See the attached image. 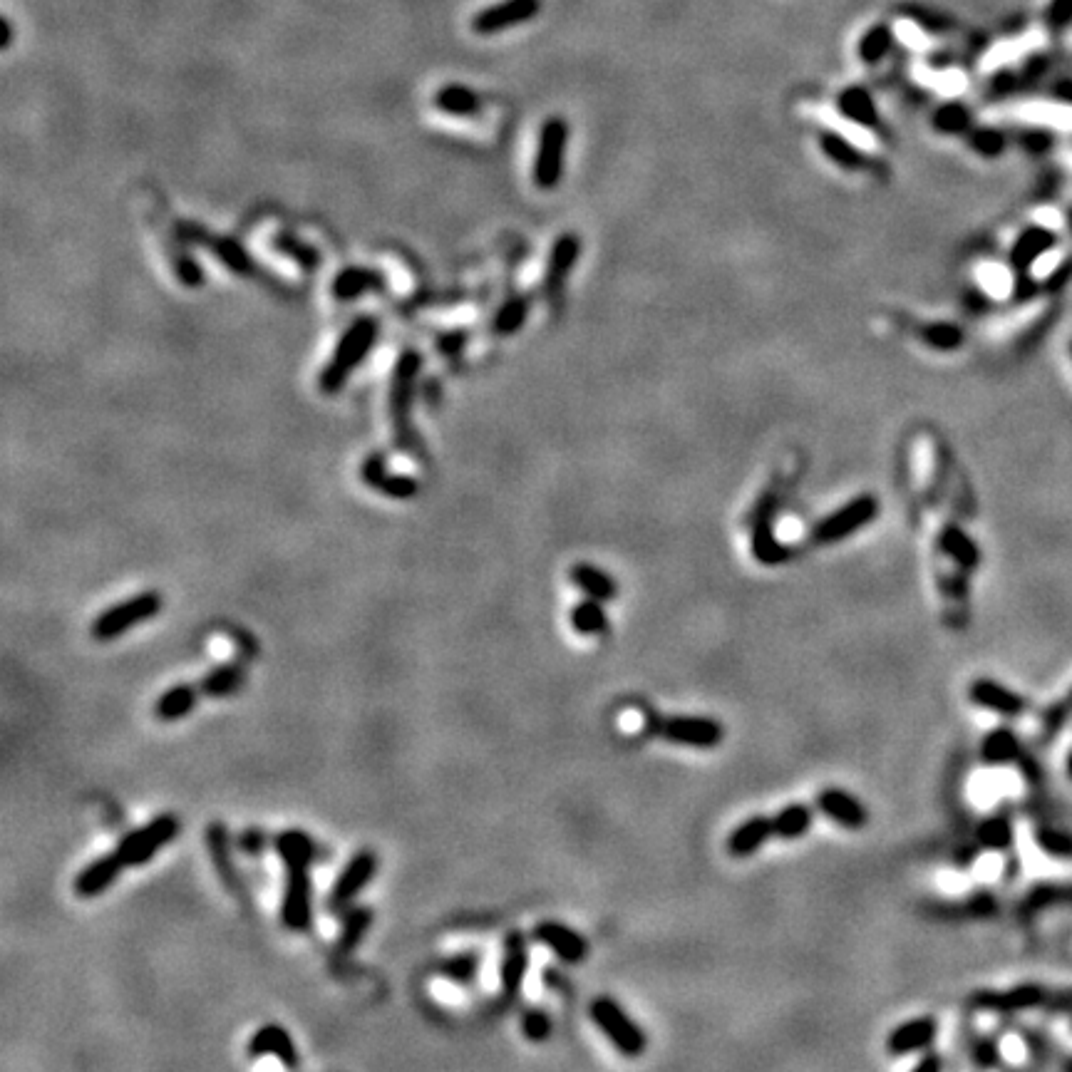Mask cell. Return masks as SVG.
<instances>
[{"mask_svg":"<svg viewBox=\"0 0 1072 1072\" xmlns=\"http://www.w3.org/2000/svg\"><path fill=\"white\" fill-rule=\"evenodd\" d=\"M380 335V323L373 316H360L358 321H353L348 326V331L340 335L338 345H335L331 360L326 363V368L318 375V388L321 393L335 395L345 388L350 375L355 373V368L365 363V358L370 355L373 345L378 343Z\"/></svg>","mask_w":1072,"mask_h":1072,"instance_id":"6da1fadb","label":"cell"},{"mask_svg":"<svg viewBox=\"0 0 1072 1072\" xmlns=\"http://www.w3.org/2000/svg\"><path fill=\"white\" fill-rule=\"evenodd\" d=\"M589 1018L601 1030L603 1038L611 1043V1048L623 1058L636 1060L648 1050V1035L643 1025L616 998H594L589 1005Z\"/></svg>","mask_w":1072,"mask_h":1072,"instance_id":"7a4b0ae2","label":"cell"},{"mask_svg":"<svg viewBox=\"0 0 1072 1072\" xmlns=\"http://www.w3.org/2000/svg\"><path fill=\"white\" fill-rule=\"evenodd\" d=\"M422 370V355L417 350H405L395 363L390 380V422H393L395 442L402 450H415V432L410 425V410L415 402V383Z\"/></svg>","mask_w":1072,"mask_h":1072,"instance_id":"3957f363","label":"cell"},{"mask_svg":"<svg viewBox=\"0 0 1072 1072\" xmlns=\"http://www.w3.org/2000/svg\"><path fill=\"white\" fill-rule=\"evenodd\" d=\"M569 137V122L564 117H546L539 130V139H536V154L532 164V182L541 192H551L564 179Z\"/></svg>","mask_w":1072,"mask_h":1072,"instance_id":"277c9868","label":"cell"},{"mask_svg":"<svg viewBox=\"0 0 1072 1072\" xmlns=\"http://www.w3.org/2000/svg\"><path fill=\"white\" fill-rule=\"evenodd\" d=\"M881 512V502L876 494H859V497L849 499L842 507L829 512L827 517L819 519L812 527V544L817 546H834L842 544V541L852 539L854 534H859L862 529H867L869 524L876 522Z\"/></svg>","mask_w":1072,"mask_h":1072,"instance_id":"5b68a950","label":"cell"},{"mask_svg":"<svg viewBox=\"0 0 1072 1072\" xmlns=\"http://www.w3.org/2000/svg\"><path fill=\"white\" fill-rule=\"evenodd\" d=\"M164 601L159 591H142V594H134L127 601L115 603V606L105 608L100 616L92 621L90 633L95 641H117L120 636H125L132 628L149 623L152 618L159 616Z\"/></svg>","mask_w":1072,"mask_h":1072,"instance_id":"8992f818","label":"cell"},{"mask_svg":"<svg viewBox=\"0 0 1072 1072\" xmlns=\"http://www.w3.org/2000/svg\"><path fill=\"white\" fill-rule=\"evenodd\" d=\"M179 829H182V822L177 819V814H159V817L149 819L142 827L127 832L125 837L117 842V857L122 859V864H125L127 869L144 867V864L152 862L164 847H169V844L179 837Z\"/></svg>","mask_w":1072,"mask_h":1072,"instance_id":"52a82bcc","label":"cell"},{"mask_svg":"<svg viewBox=\"0 0 1072 1072\" xmlns=\"http://www.w3.org/2000/svg\"><path fill=\"white\" fill-rule=\"evenodd\" d=\"M653 737L670 742L678 747H693V750H715L725 742V725L718 718L708 715H670L656 718L648 728Z\"/></svg>","mask_w":1072,"mask_h":1072,"instance_id":"ba28073f","label":"cell"},{"mask_svg":"<svg viewBox=\"0 0 1072 1072\" xmlns=\"http://www.w3.org/2000/svg\"><path fill=\"white\" fill-rule=\"evenodd\" d=\"M177 234L182 244L201 246V249L209 251L211 256H216V261H221L231 273L246 276V273L254 271V261H251L249 251H246L239 241L229 239V236H216L211 234L209 229H204V226L189 224V221L177 224Z\"/></svg>","mask_w":1072,"mask_h":1072,"instance_id":"9c48e42d","label":"cell"},{"mask_svg":"<svg viewBox=\"0 0 1072 1072\" xmlns=\"http://www.w3.org/2000/svg\"><path fill=\"white\" fill-rule=\"evenodd\" d=\"M378 864V854L370 852V849L355 852L338 874V879H335L331 894H328V909L333 914H343L358 899L360 891L373 881V876L378 874Z\"/></svg>","mask_w":1072,"mask_h":1072,"instance_id":"30bf717a","label":"cell"},{"mask_svg":"<svg viewBox=\"0 0 1072 1072\" xmlns=\"http://www.w3.org/2000/svg\"><path fill=\"white\" fill-rule=\"evenodd\" d=\"M306 864L286 867V889H283L281 901V921L291 931H306L311 926L313 916V896H311V874Z\"/></svg>","mask_w":1072,"mask_h":1072,"instance_id":"8fae6325","label":"cell"},{"mask_svg":"<svg viewBox=\"0 0 1072 1072\" xmlns=\"http://www.w3.org/2000/svg\"><path fill=\"white\" fill-rule=\"evenodd\" d=\"M938 1038V1020L934 1015H916L904 1020L886 1035L884 1050L889 1058H911L934 1050Z\"/></svg>","mask_w":1072,"mask_h":1072,"instance_id":"7c38bea8","label":"cell"},{"mask_svg":"<svg viewBox=\"0 0 1072 1072\" xmlns=\"http://www.w3.org/2000/svg\"><path fill=\"white\" fill-rule=\"evenodd\" d=\"M581 249H584L581 236L574 234V231H566V234H561L559 239H554V244H551L549 259H546L544 268V293L546 298H549V303L561 301V296H564L566 281H569L571 271H574V266L579 264L581 259Z\"/></svg>","mask_w":1072,"mask_h":1072,"instance_id":"4fadbf2b","label":"cell"},{"mask_svg":"<svg viewBox=\"0 0 1072 1072\" xmlns=\"http://www.w3.org/2000/svg\"><path fill=\"white\" fill-rule=\"evenodd\" d=\"M814 807L824 819L847 829V832H859L869 824L867 804L859 800L854 792L844 790V787H824V790H819L817 797H814Z\"/></svg>","mask_w":1072,"mask_h":1072,"instance_id":"5bb4252c","label":"cell"},{"mask_svg":"<svg viewBox=\"0 0 1072 1072\" xmlns=\"http://www.w3.org/2000/svg\"><path fill=\"white\" fill-rule=\"evenodd\" d=\"M360 479L370 489L385 494L388 499H398V502H410L420 494V482L410 474L393 472L383 452H373V455L365 457L363 465H360Z\"/></svg>","mask_w":1072,"mask_h":1072,"instance_id":"9a60e30c","label":"cell"},{"mask_svg":"<svg viewBox=\"0 0 1072 1072\" xmlns=\"http://www.w3.org/2000/svg\"><path fill=\"white\" fill-rule=\"evenodd\" d=\"M968 700L976 708L996 713L1001 718H1020L1028 710V700L1023 693H1018L1010 685L993 678H976L968 685Z\"/></svg>","mask_w":1072,"mask_h":1072,"instance_id":"2e32d148","label":"cell"},{"mask_svg":"<svg viewBox=\"0 0 1072 1072\" xmlns=\"http://www.w3.org/2000/svg\"><path fill=\"white\" fill-rule=\"evenodd\" d=\"M532 938L539 941L541 946L549 948L559 961L569 963V966H579L591 953L586 936L581 934V931L571 929L569 924H561V921H539V924L534 926Z\"/></svg>","mask_w":1072,"mask_h":1072,"instance_id":"e0dca14e","label":"cell"},{"mask_svg":"<svg viewBox=\"0 0 1072 1072\" xmlns=\"http://www.w3.org/2000/svg\"><path fill=\"white\" fill-rule=\"evenodd\" d=\"M541 10V0H502L497 5L479 10L472 18V30L477 35H497L509 28L529 23Z\"/></svg>","mask_w":1072,"mask_h":1072,"instance_id":"ac0fdd59","label":"cell"},{"mask_svg":"<svg viewBox=\"0 0 1072 1072\" xmlns=\"http://www.w3.org/2000/svg\"><path fill=\"white\" fill-rule=\"evenodd\" d=\"M529 971V938L524 931H509L504 938V956H502V968H499V983H502V993L514 1001L519 998L524 986V978Z\"/></svg>","mask_w":1072,"mask_h":1072,"instance_id":"d6986e66","label":"cell"},{"mask_svg":"<svg viewBox=\"0 0 1072 1072\" xmlns=\"http://www.w3.org/2000/svg\"><path fill=\"white\" fill-rule=\"evenodd\" d=\"M770 839H775L772 829V814H752L742 819L740 824L725 839V852L733 859H750L765 847Z\"/></svg>","mask_w":1072,"mask_h":1072,"instance_id":"ffe728a7","label":"cell"},{"mask_svg":"<svg viewBox=\"0 0 1072 1072\" xmlns=\"http://www.w3.org/2000/svg\"><path fill=\"white\" fill-rule=\"evenodd\" d=\"M122 869L127 867L122 864V859L117 857L115 849L107 854H100V857L92 859L85 869H80V874L72 881V891H75V896H80V899H95V896L105 894V891L120 879Z\"/></svg>","mask_w":1072,"mask_h":1072,"instance_id":"44dd1931","label":"cell"},{"mask_svg":"<svg viewBox=\"0 0 1072 1072\" xmlns=\"http://www.w3.org/2000/svg\"><path fill=\"white\" fill-rule=\"evenodd\" d=\"M249 1055L251 1058H264V1055H273V1058L281 1060L286 1068H298L301 1058H298V1050L293 1038L288 1035V1030L283 1025H264L254 1033V1038L249 1040Z\"/></svg>","mask_w":1072,"mask_h":1072,"instance_id":"7402d4cb","label":"cell"},{"mask_svg":"<svg viewBox=\"0 0 1072 1072\" xmlns=\"http://www.w3.org/2000/svg\"><path fill=\"white\" fill-rule=\"evenodd\" d=\"M388 288V281H385V276L380 271H375V268H365V266H348L343 268L340 273H335L333 283H331V293L335 301H355V298H360L363 293H370V291H385Z\"/></svg>","mask_w":1072,"mask_h":1072,"instance_id":"603a6c76","label":"cell"},{"mask_svg":"<svg viewBox=\"0 0 1072 1072\" xmlns=\"http://www.w3.org/2000/svg\"><path fill=\"white\" fill-rule=\"evenodd\" d=\"M837 112L852 125L862 127V130H879L881 117L876 110V102L871 97V92L862 85L844 87L837 95Z\"/></svg>","mask_w":1072,"mask_h":1072,"instance_id":"cb8c5ba5","label":"cell"},{"mask_svg":"<svg viewBox=\"0 0 1072 1072\" xmlns=\"http://www.w3.org/2000/svg\"><path fill=\"white\" fill-rule=\"evenodd\" d=\"M569 581L589 599L611 603L618 599L621 589H618V581L608 574L601 566L589 564V561H579L569 569Z\"/></svg>","mask_w":1072,"mask_h":1072,"instance_id":"d4e9b609","label":"cell"},{"mask_svg":"<svg viewBox=\"0 0 1072 1072\" xmlns=\"http://www.w3.org/2000/svg\"><path fill=\"white\" fill-rule=\"evenodd\" d=\"M938 549L963 571H976L983 561V551L978 541L968 532H963L961 527H956V524H948V527L941 529Z\"/></svg>","mask_w":1072,"mask_h":1072,"instance_id":"484cf974","label":"cell"},{"mask_svg":"<svg viewBox=\"0 0 1072 1072\" xmlns=\"http://www.w3.org/2000/svg\"><path fill=\"white\" fill-rule=\"evenodd\" d=\"M814 809L807 802H790L772 814V829L780 842H800L814 827Z\"/></svg>","mask_w":1072,"mask_h":1072,"instance_id":"4316f807","label":"cell"},{"mask_svg":"<svg viewBox=\"0 0 1072 1072\" xmlns=\"http://www.w3.org/2000/svg\"><path fill=\"white\" fill-rule=\"evenodd\" d=\"M1053 246H1055L1053 231H1048L1045 226H1030V229H1025L1023 234L1015 239V244L1010 246V266H1013L1015 271L1025 273L1030 266L1035 264V261L1040 259V256L1048 254Z\"/></svg>","mask_w":1072,"mask_h":1072,"instance_id":"83f0119b","label":"cell"},{"mask_svg":"<svg viewBox=\"0 0 1072 1072\" xmlns=\"http://www.w3.org/2000/svg\"><path fill=\"white\" fill-rule=\"evenodd\" d=\"M201 688L192 683H177L164 690L154 703V718L162 723H177L184 720L199 705Z\"/></svg>","mask_w":1072,"mask_h":1072,"instance_id":"f1b7e54d","label":"cell"},{"mask_svg":"<svg viewBox=\"0 0 1072 1072\" xmlns=\"http://www.w3.org/2000/svg\"><path fill=\"white\" fill-rule=\"evenodd\" d=\"M206 847H209V857L214 869L219 871L221 881H224L229 889H241L239 876L234 871V862H231V842H229V829L224 822H211L206 827Z\"/></svg>","mask_w":1072,"mask_h":1072,"instance_id":"f546056e","label":"cell"},{"mask_svg":"<svg viewBox=\"0 0 1072 1072\" xmlns=\"http://www.w3.org/2000/svg\"><path fill=\"white\" fill-rule=\"evenodd\" d=\"M1020 755H1023V745H1020L1018 735L1010 728H993L983 735L981 760L986 762L988 767L1013 765Z\"/></svg>","mask_w":1072,"mask_h":1072,"instance_id":"4dcf8cb0","label":"cell"},{"mask_svg":"<svg viewBox=\"0 0 1072 1072\" xmlns=\"http://www.w3.org/2000/svg\"><path fill=\"white\" fill-rule=\"evenodd\" d=\"M819 149H822L824 157L839 167L842 172H862L869 164L867 154L852 144L849 139H844L839 132H822L819 134Z\"/></svg>","mask_w":1072,"mask_h":1072,"instance_id":"1f68e13d","label":"cell"},{"mask_svg":"<svg viewBox=\"0 0 1072 1072\" xmlns=\"http://www.w3.org/2000/svg\"><path fill=\"white\" fill-rule=\"evenodd\" d=\"M273 849L281 857L283 867H296V864L311 867L316 862V842L303 829H283L273 839Z\"/></svg>","mask_w":1072,"mask_h":1072,"instance_id":"d6a6232c","label":"cell"},{"mask_svg":"<svg viewBox=\"0 0 1072 1072\" xmlns=\"http://www.w3.org/2000/svg\"><path fill=\"white\" fill-rule=\"evenodd\" d=\"M752 556L755 561H760L762 566H782L792 559V549L785 541L777 539V534L772 532L770 519H760L752 529Z\"/></svg>","mask_w":1072,"mask_h":1072,"instance_id":"836d02e7","label":"cell"},{"mask_svg":"<svg viewBox=\"0 0 1072 1072\" xmlns=\"http://www.w3.org/2000/svg\"><path fill=\"white\" fill-rule=\"evenodd\" d=\"M435 110H440L447 117H477L482 112V102L474 90L467 85H445L432 97Z\"/></svg>","mask_w":1072,"mask_h":1072,"instance_id":"e575fe53","label":"cell"},{"mask_svg":"<svg viewBox=\"0 0 1072 1072\" xmlns=\"http://www.w3.org/2000/svg\"><path fill=\"white\" fill-rule=\"evenodd\" d=\"M569 626L574 628V633H579V636L584 638L603 636V633L608 631V626H611L606 603L589 599V596H586L584 601L574 603L569 611Z\"/></svg>","mask_w":1072,"mask_h":1072,"instance_id":"d590c367","label":"cell"},{"mask_svg":"<svg viewBox=\"0 0 1072 1072\" xmlns=\"http://www.w3.org/2000/svg\"><path fill=\"white\" fill-rule=\"evenodd\" d=\"M340 916H343V924H340L338 941H335V953L345 956L353 948H358L368 934L370 924H373V909L370 906H348Z\"/></svg>","mask_w":1072,"mask_h":1072,"instance_id":"8d00e7d4","label":"cell"},{"mask_svg":"<svg viewBox=\"0 0 1072 1072\" xmlns=\"http://www.w3.org/2000/svg\"><path fill=\"white\" fill-rule=\"evenodd\" d=\"M894 30L889 23H876L867 28V33L859 38L857 43V55L864 65L874 67L879 65L886 55L894 50Z\"/></svg>","mask_w":1072,"mask_h":1072,"instance_id":"74e56055","label":"cell"},{"mask_svg":"<svg viewBox=\"0 0 1072 1072\" xmlns=\"http://www.w3.org/2000/svg\"><path fill=\"white\" fill-rule=\"evenodd\" d=\"M241 683H244V673H241V668L234 666V663H221V666L211 668L209 673L204 675L199 688H201V695L219 700V698H229V695H234L236 690L241 688Z\"/></svg>","mask_w":1072,"mask_h":1072,"instance_id":"f35d334b","label":"cell"},{"mask_svg":"<svg viewBox=\"0 0 1072 1072\" xmlns=\"http://www.w3.org/2000/svg\"><path fill=\"white\" fill-rule=\"evenodd\" d=\"M529 311H532V301H529L527 296H509L507 301L497 308V313H494L492 331L502 335V338L519 333L524 328V323H527Z\"/></svg>","mask_w":1072,"mask_h":1072,"instance_id":"ab89813d","label":"cell"},{"mask_svg":"<svg viewBox=\"0 0 1072 1072\" xmlns=\"http://www.w3.org/2000/svg\"><path fill=\"white\" fill-rule=\"evenodd\" d=\"M976 839L981 847L991 849V852H1008L1015 839L1013 822H1010L1008 814H991V817H986L978 824Z\"/></svg>","mask_w":1072,"mask_h":1072,"instance_id":"60d3db41","label":"cell"},{"mask_svg":"<svg viewBox=\"0 0 1072 1072\" xmlns=\"http://www.w3.org/2000/svg\"><path fill=\"white\" fill-rule=\"evenodd\" d=\"M919 340L926 348L936 350V353H953V350H958L966 343V333H963V328L956 326V323L934 321L921 328Z\"/></svg>","mask_w":1072,"mask_h":1072,"instance_id":"b9f144b4","label":"cell"},{"mask_svg":"<svg viewBox=\"0 0 1072 1072\" xmlns=\"http://www.w3.org/2000/svg\"><path fill=\"white\" fill-rule=\"evenodd\" d=\"M271 246L276 251H281L283 256H288V259H291L293 264L301 266L303 271H316V268L321 266V254H318L316 246H311L308 241H303V239H296V236L286 234V231H281V234L273 236Z\"/></svg>","mask_w":1072,"mask_h":1072,"instance_id":"7bdbcfd3","label":"cell"},{"mask_svg":"<svg viewBox=\"0 0 1072 1072\" xmlns=\"http://www.w3.org/2000/svg\"><path fill=\"white\" fill-rule=\"evenodd\" d=\"M971 110H968L963 102H943V105H938L934 110V115H931V127L938 134H963V132H971Z\"/></svg>","mask_w":1072,"mask_h":1072,"instance_id":"ee69618b","label":"cell"},{"mask_svg":"<svg viewBox=\"0 0 1072 1072\" xmlns=\"http://www.w3.org/2000/svg\"><path fill=\"white\" fill-rule=\"evenodd\" d=\"M1045 998V991L1040 986H1033V983H1028V986H1018L1013 988V991L1003 993V996H988L983 998V1003L986 1005H996V1008L1001 1010H1025V1008H1035V1005L1043 1003Z\"/></svg>","mask_w":1072,"mask_h":1072,"instance_id":"f6af8a7d","label":"cell"},{"mask_svg":"<svg viewBox=\"0 0 1072 1072\" xmlns=\"http://www.w3.org/2000/svg\"><path fill=\"white\" fill-rule=\"evenodd\" d=\"M477 971H479V956L472 951L457 953V956L442 961V966H440V976L447 978V981L457 983V986H469V983H474Z\"/></svg>","mask_w":1072,"mask_h":1072,"instance_id":"bcb514c9","label":"cell"},{"mask_svg":"<svg viewBox=\"0 0 1072 1072\" xmlns=\"http://www.w3.org/2000/svg\"><path fill=\"white\" fill-rule=\"evenodd\" d=\"M554 1033V1020L544 1008H527L522 1015V1035L529 1043H546Z\"/></svg>","mask_w":1072,"mask_h":1072,"instance_id":"7dc6e473","label":"cell"},{"mask_svg":"<svg viewBox=\"0 0 1072 1072\" xmlns=\"http://www.w3.org/2000/svg\"><path fill=\"white\" fill-rule=\"evenodd\" d=\"M968 147L976 154H981V157L993 159L1005 152V134L1001 130H993V127H976V130L968 132Z\"/></svg>","mask_w":1072,"mask_h":1072,"instance_id":"c3c4849f","label":"cell"},{"mask_svg":"<svg viewBox=\"0 0 1072 1072\" xmlns=\"http://www.w3.org/2000/svg\"><path fill=\"white\" fill-rule=\"evenodd\" d=\"M174 273H177V281L187 288H199L204 283V271L194 259H189V254H174L172 259Z\"/></svg>","mask_w":1072,"mask_h":1072,"instance_id":"681fc988","label":"cell"},{"mask_svg":"<svg viewBox=\"0 0 1072 1072\" xmlns=\"http://www.w3.org/2000/svg\"><path fill=\"white\" fill-rule=\"evenodd\" d=\"M904 13L909 15L911 23H916L919 28L929 30V33H941V30L951 28V20L943 18V15L934 13V10L929 8H919V5H909V8H904Z\"/></svg>","mask_w":1072,"mask_h":1072,"instance_id":"f907efd6","label":"cell"},{"mask_svg":"<svg viewBox=\"0 0 1072 1072\" xmlns=\"http://www.w3.org/2000/svg\"><path fill=\"white\" fill-rule=\"evenodd\" d=\"M236 844H239L241 852L249 854V857H259V854L268 847V834L259 827H249L239 834Z\"/></svg>","mask_w":1072,"mask_h":1072,"instance_id":"816d5d0a","label":"cell"},{"mask_svg":"<svg viewBox=\"0 0 1072 1072\" xmlns=\"http://www.w3.org/2000/svg\"><path fill=\"white\" fill-rule=\"evenodd\" d=\"M1072 23V0H1053L1048 8V25L1053 30H1063Z\"/></svg>","mask_w":1072,"mask_h":1072,"instance_id":"f5cc1de1","label":"cell"},{"mask_svg":"<svg viewBox=\"0 0 1072 1072\" xmlns=\"http://www.w3.org/2000/svg\"><path fill=\"white\" fill-rule=\"evenodd\" d=\"M469 340V333L467 331H450V333H442L440 340H437V345H440V350L445 355H450V358H455V355L462 353V348L467 345Z\"/></svg>","mask_w":1072,"mask_h":1072,"instance_id":"db71d44e","label":"cell"},{"mask_svg":"<svg viewBox=\"0 0 1072 1072\" xmlns=\"http://www.w3.org/2000/svg\"><path fill=\"white\" fill-rule=\"evenodd\" d=\"M1023 144L1030 149V152H1045V149L1053 144V139H1050V134L1043 130H1030L1023 134Z\"/></svg>","mask_w":1072,"mask_h":1072,"instance_id":"11a10c76","label":"cell"},{"mask_svg":"<svg viewBox=\"0 0 1072 1072\" xmlns=\"http://www.w3.org/2000/svg\"><path fill=\"white\" fill-rule=\"evenodd\" d=\"M976 1060L978 1065H986V1068H991V1065H998V1045L991 1043V1040H986V1043H978L976 1045Z\"/></svg>","mask_w":1072,"mask_h":1072,"instance_id":"9f6ffc18","label":"cell"},{"mask_svg":"<svg viewBox=\"0 0 1072 1072\" xmlns=\"http://www.w3.org/2000/svg\"><path fill=\"white\" fill-rule=\"evenodd\" d=\"M943 1068V1060L938 1058L936 1053H931V1050H926V1053H921V1060L919 1063H914V1072H938Z\"/></svg>","mask_w":1072,"mask_h":1072,"instance_id":"6f0895ef","label":"cell"},{"mask_svg":"<svg viewBox=\"0 0 1072 1072\" xmlns=\"http://www.w3.org/2000/svg\"><path fill=\"white\" fill-rule=\"evenodd\" d=\"M991 87H993V92H1010L1015 87V75H1013V72H1008V70L998 72V75L993 77Z\"/></svg>","mask_w":1072,"mask_h":1072,"instance_id":"680465c9","label":"cell"},{"mask_svg":"<svg viewBox=\"0 0 1072 1072\" xmlns=\"http://www.w3.org/2000/svg\"><path fill=\"white\" fill-rule=\"evenodd\" d=\"M1053 95L1058 97L1060 102H1068V105H1072V80L1058 82V85L1053 87Z\"/></svg>","mask_w":1072,"mask_h":1072,"instance_id":"91938a15","label":"cell"},{"mask_svg":"<svg viewBox=\"0 0 1072 1072\" xmlns=\"http://www.w3.org/2000/svg\"><path fill=\"white\" fill-rule=\"evenodd\" d=\"M3 50L10 48V43H13V25H10L8 18H3Z\"/></svg>","mask_w":1072,"mask_h":1072,"instance_id":"94428289","label":"cell"},{"mask_svg":"<svg viewBox=\"0 0 1072 1072\" xmlns=\"http://www.w3.org/2000/svg\"><path fill=\"white\" fill-rule=\"evenodd\" d=\"M1065 772H1068V777H1070V782H1072V750H1070L1068 760H1065Z\"/></svg>","mask_w":1072,"mask_h":1072,"instance_id":"6125c7cd","label":"cell"},{"mask_svg":"<svg viewBox=\"0 0 1072 1072\" xmlns=\"http://www.w3.org/2000/svg\"><path fill=\"white\" fill-rule=\"evenodd\" d=\"M1068 700H1070V703H1072V688H1070V695H1068Z\"/></svg>","mask_w":1072,"mask_h":1072,"instance_id":"be15d7a7","label":"cell"},{"mask_svg":"<svg viewBox=\"0 0 1072 1072\" xmlns=\"http://www.w3.org/2000/svg\"><path fill=\"white\" fill-rule=\"evenodd\" d=\"M1070 355H1072V340H1070Z\"/></svg>","mask_w":1072,"mask_h":1072,"instance_id":"e7e4bbea","label":"cell"}]
</instances>
